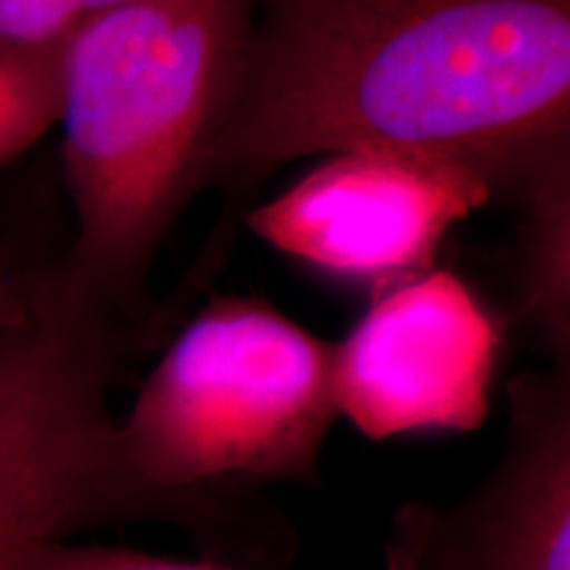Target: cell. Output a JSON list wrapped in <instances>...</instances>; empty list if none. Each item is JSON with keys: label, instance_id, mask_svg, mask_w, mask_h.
<instances>
[{"label": "cell", "instance_id": "cell-1", "mask_svg": "<svg viewBox=\"0 0 570 570\" xmlns=\"http://www.w3.org/2000/svg\"><path fill=\"white\" fill-rule=\"evenodd\" d=\"M354 148L462 164L515 198L570 159V0H254L212 180Z\"/></svg>", "mask_w": 570, "mask_h": 570}, {"label": "cell", "instance_id": "cell-2", "mask_svg": "<svg viewBox=\"0 0 570 570\" xmlns=\"http://www.w3.org/2000/svg\"><path fill=\"white\" fill-rule=\"evenodd\" d=\"M254 0H130L63 40V169L77 235L59 275L119 315L212 180L244 80Z\"/></svg>", "mask_w": 570, "mask_h": 570}, {"label": "cell", "instance_id": "cell-3", "mask_svg": "<svg viewBox=\"0 0 570 570\" xmlns=\"http://www.w3.org/2000/svg\"><path fill=\"white\" fill-rule=\"evenodd\" d=\"M117 315L69 294L59 269L0 331V570L98 525L169 523L204 547L259 558L273 523L225 494L148 489L127 465L109 394L127 354Z\"/></svg>", "mask_w": 570, "mask_h": 570}, {"label": "cell", "instance_id": "cell-4", "mask_svg": "<svg viewBox=\"0 0 570 570\" xmlns=\"http://www.w3.org/2000/svg\"><path fill=\"white\" fill-rule=\"evenodd\" d=\"M333 348L259 298H212L119 420L135 479L175 497L230 481L315 483L338 420Z\"/></svg>", "mask_w": 570, "mask_h": 570}, {"label": "cell", "instance_id": "cell-5", "mask_svg": "<svg viewBox=\"0 0 570 570\" xmlns=\"http://www.w3.org/2000/svg\"><path fill=\"white\" fill-rule=\"evenodd\" d=\"M494 190L462 164L423 154L354 148L327 154L248 227L277 252L341 281L381 291L433 269L454 225Z\"/></svg>", "mask_w": 570, "mask_h": 570}, {"label": "cell", "instance_id": "cell-6", "mask_svg": "<svg viewBox=\"0 0 570 570\" xmlns=\"http://www.w3.org/2000/svg\"><path fill=\"white\" fill-rule=\"evenodd\" d=\"M502 344L499 317L454 273L428 269L391 285L333 348L338 417L370 441L475 431Z\"/></svg>", "mask_w": 570, "mask_h": 570}, {"label": "cell", "instance_id": "cell-7", "mask_svg": "<svg viewBox=\"0 0 570 570\" xmlns=\"http://www.w3.org/2000/svg\"><path fill=\"white\" fill-rule=\"evenodd\" d=\"M510 441L460 502H410L386 570H570V365L508 383Z\"/></svg>", "mask_w": 570, "mask_h": 570}, {"label": "cell", "instance_id": "cell-8", "mask_svg": "<svg viewBox=\"0 0 570 570\" xmlns=\"http://www.w3.org/2000/svg\"><path fill=\"white\" fill-rule=\"evenodd\" d=\"M515 204L518 312L552 365H570V159L533 177Z\"/></svg>", "mask_w": 570, "mask_h": 570}, {"label": "cell", "instance_id": "cell-9", "mask_svg": "<svg viewBox=\"0 0 570 570\" xmlns=\"http://www.w3.org/2000/svg\"><path fill=\"white\" fill-rule=\"evenodd\" d=\"M63 42L38 51H0V167L59 125Z\"/></svg>", "mask_w": 570, "mask_h": 570}, {"label": "cell", "instance_id": "cell-10", "mask_svg": "<svg viewBox=\"0 0 570 570\" xmlns=\"http://www.w3.org/2000/svg\"><path fill=\"white\" fill-rule=\"evenodd\" d=\"M130 0H0V51L59 46L85 21Z\"/></svg>", "mask_w": 570, "mask_h": 570}, {"label": "cell", "instance_id": "cell-11", "mask_svg": "<svg viewBox=\"0 0 570 570\" xmlns=\"http://www.w3.org/2000/svg\"><path fill=\"white\" fill-rule=\"evenodd\" d=\"M11 570H235L214 560H173L106 544L46 541L32 547Z\"/></svg>", "mask_w": 570, "mask_h": 570}, {"label": "cell", "instance_id": "cell-12", "mask_svg": "<svg viewBox=\"0 0 570 570\" xmlns=\"http://www.w3.org/2000/svg\"><path fill=\"white\" fill-rule=\"evenodd\" d=\"M30 312V283L13 273L0 252V331L19 325Z\"/></svg>", "mask_w": 570, "mask_h": 570}]
</instances>
